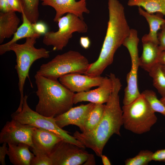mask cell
Returning a JSON list of instances; mask_svg holds the SVG:
<instances>
[{
	"mask_svg": "<svg viewBox=\"0 0 165 165\" xmlns=\"http://www.w3.org/2000/svg\"><path fill=\"white\" fill-rule=\"evenodd\" d=\"M112 84V90L108 101L105 105L102 118L97 126L91 131L83 133L75 131L74 137L85 147L92 149L100 157L108 141L114 134L120 136V130L123 125V111L119 102V91L122 85L115 75H109Z\"/></svg>",
	"mask_w": 165,
	"mask_h": 165,
	"instance_id": "1",
	"label": "cell"
},
{
	"mask_svg": "<svg viewBox=\"0 0 165 165\" xmlns=\"http://www.w3.org/2000/svg\"><path fill=\"white\" fill-rule=\"evenodd\" d=\"M109 20L106 35L97 59L90 64L84 74L100 76L111 64L114 54L129 36L130 29L126 17L124 8L118 0H108Z\"/></svg>",
	"mask_w": 165,
	"mask_h": 165,
	"instance_id": "2",
	"label": "cell"
},
{
	"mask_svg": "<svg viewBox=\"0 0 165 165\" xmlns=\"http://www.w3.org/2000/svg\"><path fill=\"white\" fill-rule=\"evenodd\" d=\"M38 101L35 111L43 116L54 118L72 107L75 94L57 80L36 73L35 75Z\"/></svg>",
	"mask_w": 165,
	"mask_h": 165,
	"instance_id": "3",
	"label": "cell"
},
{
	"mask_svg": "<svg viewBox=\"0 0 165 165\" xmlns=\"http://www.w3.org/2000/svg\"><path fill=\"white\" fill-rule=\"evenodd\" d=\"M37 39L35 37L27 38L23 44L15 42L9 46V51H13L16 55V64L15 68L19 79L18 85L20 97L19 106L16 111L17 112H20L22 108L24 86L27 77L29 79V72L31 65L37 60L50 57V52L44 48L35 47Z\"/></svg>",
	"mask_w": 165,
	"mask_h": 165,
	"instance_id": "4",
	"label": "cell"
},
{
	"mask_svg": "<svg viewBox=\"0 0 165 165\" xmlns=\"http://www.w3.org/2000/svg\"><path fill=\"white\" fill-rule=\"evenodd\" d=\"M122 110L124 128L136 134L149 131L157 120L155 112L141 93L132 103L123 105Z\"/></svg>",
	"mask_w": 165,
	"mask_h": 165,
	"instance_id": "5",
	"label": "cell"
},
{
	"mask_svg": "<svg viewBox=\"0 0 165 165\" xmlns=\"http://www.w3.org/2000/svg\"><path fill=\"white\" fill-rule=\"evenodd\" d=\"M90 64L84 56L78 51L70 50L57 55L50 61L42 64L36 74L57 80L60 77L69 73L84 74Z\"/></svg>",
	"mask_w": 165,
	"mask_h": 165,
	"instance_id": "6",
	"label": "cell"
},
{
	"mask_svg": "<svg viewBox=\"0 0 165 165\" xmlns=\"http://www.w3.org/2000/svg\"><path fill=\"white\" fill-rule=\"evenodd\" d=\"M28 97L24 96L22 108L19 112H15L11 115V117L21 123L29 125L52 131L67 142L72 143L82 148L85 147L68 132L60 127L56 124L54 118L47 117L32 110L27 103Z\"/></svg>",
	"mask_w": 165,
	"mask_h": 165,
	"instance_id": "7",
	"label": "cell"
},
{
	"mask_svg": "<svg viewBox=\"0 0 165 165\" xmlns=\"http://www.w3.org/2000/svg\"><path fill=\"white\" fill-rule=\"evenodd\" d=\"M57 22L58 30L47 31L42 40L45 45L52 46L54 50H62L68 44L73 33H83L87 31V25L83 20L72 13H67L60 18Z\"/></svg>",
	"mask_w": 165,
	"mask_h": 165,
	"instance_id": "8",
	"label": "cell"
},
{
	"mask_svg": "<svg viewBox=\"0 0 165 165\" xmlns=\"http://www.w3.org/2000/svg\"><path fill=\"white\" fill-rule=\"evenodd\" d=\"M139 41L137 31L131 29L129 36L123 45L127 49L131 61V69L126 77L127 86L124 89L123 105L131 103L141 94L138 90L137 81L138 71L139 66L138 50Z\"/></svg>",
	"mask_w": 165,
	"mask_h": 165,
	"instance_id": "9",
	"label": "cell"
},
{
	"mask_svg": "<svg viewBox=\"0 0 165 165\" xmlns=\"http://www.w3.org/2000/svg\"><path fill=\"white\" fill-rule=\"evenodd\" d=\"M85 148L63 140L54 146L49 156L53 165H80L90 156Z\"/></svg>",
	"mask_w": 165,
	"mask_h": 165,
	"instance_id": "10",
	"label": "cell"
},
{
	"mask_svg": "<svg viewBox=\"0 0 165 165\" xmlns=\"http://www.w3.org/2000/svg\"><path fill=\"white\" fill-rule=\"evenodd\" d=\"M36 127L22 124L13 119L7 121L0 133V143L18 145L24 143L32 148V134Z\"/></svg>",
	"mask_w": 165,
	"mask_h": 165,
	"instance_id": "11",
	"label": "cell"
},
{
	"mask_svg": "<svg viewBox=\"0 0 165 165\" xmlns=\"http://www.w3.org/2000/svg\"><path fill=\"white\" fill-rule=\"evenodd\" d=\"M42 5L53 7L56 11L53 19L57 22L58 19L65 13H71L83 20V14L89 13L86 0H40Z\"/></svg>",
	"mask_w": 165,
	"mask_h": 165,
	"instance_id": "12",
	"label": "cell"
},
{
	"mask_svg": "<svg viewBox=\"0 0 165 165\" xmlns=\"http://www.w3.org/2000/svg\"><path fill=\"white\" fill-rule=\"evenodd\" d=\"M79 73H73L59 78L60 82L71 91L79 93L88 91L93 87L99 86L103 82L105 77H92Z\"/></svg>",
	"mask_w": 165,
	"mask_h": 165,
	"instance_id": "13",
	"label": "cell"
},
{
	"mask_svg": "<svg viewBox=\"0 0 165 165\" xmlns=\"http://www.w3.org/2000/svg\"><path fill=\"white\" fill-rule=\"evenodd\" d=\"M95 104L90 102L72 107L64 113L54 118L57 125L62 128L65 126L72 125L79 127L82 132L86 116L94 108Z\"/></svg>",
	"mask_w": 165,
	"mask_h": 165,
	"instance_id": "14",
	"label": "cell"
},
{
	"mask_svg": "<svg viewBox=\"0 0 165 165\" xmlns=\"http://www.w3.org/2000/svg\"><path fill=\"white\" fill-rule=\"evenodd\" d=\"M94 90L75 94L74 104L82 101H89L95 104H103L109 100L112 90L111 79L105 77L103 82Z\"/></svg>",
	"mask_w": 165,
	"mask_h": 165,
	"instance_id": "15",
	"label": "cell"
},
{
	"mask_svg": "<svg viewBox=\"0 0 165 165\" xmlns=\"http://www.w3.org/2000/svg\"><path fill=\"white\" fill-rule=\"evenodd\" d=\"M63 140L59 136L49 130L36 127L32 134V151L34 155L41 153L49 155L55 145Z\"/></svg>",
	"mask_w": 165,
	"mask_h": 165,
	"instance_id": "16",
	"label": "cell"
},
{
	"mask_svg": "<svg viewBox=\"0 0 165 165\" xmlns=\"http://www.w3.org/2000/svg\"><path fill=\"white\" fill-rule=\"evenodd\" d=\"M138 10L139 14L146 19L149 27L148 33L142 37V42H150L159 45L158 31L165 24V19L163 18V15L160 13L156 14L150 13L140 7H138Z\"/></svg>",
	"mask_w": 165,
	"mask_h": 165,
	"instance_id": "17",
	"label": "cell"
},
{
	"mask_svg": "<svg viewBox=\"0 0 165 165\" xmlns=\"http://www.w3.org/2000/svg\"><path fill=\"white\" fill-rule=\"evenodd\" d=\"M20 20L15 12H0V43L13 35L19 28Z\"/></svg>",
	"mask_w": 165,
	"mask_h": 165,
	"instance_id": "18",
	"label": "cell"
},
{
	"mask_svg": "<svg viewBox=\"0 0 165 165\" xmlns=\"http://www.w3.org/2000/svg\"><path fill=\"white\" fill-rule=\"evenodd\" d=\"M143 51L139 59V65L141 68L148 72L151 68L158 63L162 51L159 45L150 42H142Z\"/></svg>",
	"mask_w": 165,
	"mask_h": 165,
	"instance_id": "19",
	"label": "cell"
},
{
	"mask_svg": "<svg viewBox=\"0 0 165 165\" xmlns=\"http://www.w3.org/2000/svg\"><path fill=\"white\" fill-rule=\"evenodd\" d=\"M22 23L19 26L13 35L12 39L9 42L0 45V54L2 55L9 51V46L12 44L16 42L18 40L23 38L35 37L39 38L41 36L36 33L33 28L32 23L28 20L24 13H22Z\"/></svg>",
	"mask_w": 165,
	"mask_h": 165,
	"instance_id": "20",
	"label": "cell"
},
{
	"mask_svg": "<svg viewBox=\"0 0 165 165\" xmlns=\"http://www.w3.org/2000/svg\"><path fill=\"white\" fill-rule=\"evenodd\" d=\"M8 144L7 155L11 163L14 165H30L35 155L30 152L29 145L24 143Z\"/></svg>",
	"mask_w": 165,
	"mask_h": 165,
	"instance_id": "21",
	"label": "cell"
},
{
	"mask_svg": "<svg viewBox=\"0 0 165 165\" xmlns=\"http://www.w3.org/2000/svg\"><path fill=\"white\" fill-rule=\"evenodd\" d=\"M127 4L141 7L150 13H160L165 15V0H129Z\"/></svg>",
	"mask_w": 165,
	"mask_h": 165,
	"instance_id": "22",
	"label": "cell"
},
{
	"mask_svg": "<svg viewBox=\"0 0 165 165\" xmlns=\"http://www.w3.org/2000/svg\"><path fill=\"white\" fill-rule=\"evenodd\" d=\"M105 106L103 104H95L94 107L86 118L82 132H89L97 126L103 116Z\"/></svg>",
	"mask_w": 165,
	"mask_h": 165,
	"instance_id": "23",
	"label": "cell"
},
{
	"mask_svg": "<svg viewBox=\"0 0 165 165\" xmlns=\"http://www.w3.org/2000/svg\"><path fill=\"white\" fill-rule=\"evenodd\" d=\"M148 72L152 78L153 86L162 97H165V74L162 69L161 65L157 63Z\"/></svg>",
	"mask_w": 165,
	"mask_h": 165,
	"instance_id": "24",
	"label": "cell"
},
{
	"mask_svg": "<svg viewBox=\"0 0 165 165\" xmlns=\"http://www.w3.org/2000/svg\"><path fill=\"white\" fill-rule=\"evenodd\" d=\"M23 12L28 20L34 24L38 21L40 0H19Z\"/></svg>",
	"mask_w": 165,
	"mask_h": 165,
	"instance_id": "25",
	"label": "cell"
},
{
	"mask_svg": "<svg viewBox=\"0 0 165 165\" xmlns=\"http://www.w3.org/2000/svg\"><path fill=\"white\" fill-rule=\"evenodd\" d=\"M141 94L148 101L153 110L165 116V105L158 99L156 93L151 90H145Z\"/></svg>",
	"mask_w": 165,
	"mask_h": 165,
	"instance_id": "26",
	"label": "cell"
},
{
	"mask_svg": "<svg viewBox=\"0 0 165 165\" xmlns=\"http://www.w3.org/2000/svg\"><path fill=\"white\" fill-rule=\"evenodd\" d=\"M153 152L147 150L141 151L135 156L127 159L125 161L126 165H146L152 160Z\"/></svg>",
	"mask_w": 165,
	"mask_h": 165,
	"instance_id": "27",
	"label": "cell"
},
{
	"mask_svg": "<svg viewBox=\"0 0 165 165\" xmlns=\"http://www.w3.org/2000/svg\"><path fill=\"white\" fill-rule=\"evenodd\" d=\"M32 159L30 165H53L52 162L48 155L37 153Z\"/></svg>",
	"mask_w": 165,
	"mask_h": 165,
	"instance_id": "28",
	"label": "cell"
},
{
	"mask_svg": "<svg viewBox=\"0 0 165 165\" xmlns=\"http://www.w3.org/2000/svg\"><path fill=\"white\" fill-rule=\"evenodd\" d=\"M35 31L41 35H44L47 31V27L45 24L42 22H37L32 24Z\"/></svg>",
	"mask_w": 165,
	"mask_h": 165,
	"instance_id": "29",
	"label": "cell"
},
{
	"mask_svg": "<svg viewBox=\"0 0 165 165\" xmlns=\"http://www.w3.org/2000/svg\"><path fill=\"white\" fill-rule=\"evenodd\" d=\"M8 2L10 11L22 13L23 10L19 0H8Z\"/></svg>",
	"mask_w": 165,
	"mask_h": 165,
	"instance_id": "30",
	"label": "cell"
},
{
	"mask_svg": "<svg viewBox=\"0 0 165 165\" xmlns=\"http://www.w3.org/2000/svg\"><path fill=\"white\" fill-rule=\"evenodd\" d=\"M159 41V46L160 50L163 51L165 50V24L160 28V31L158 34Z\"/></svg>",
	"mask_w": 165,
	"mask_h": 165,
	"instance_id": "31",
	"label": "cell"
},
{
	"mask_svg": "<svg viewBox=\"0 0 165 165\" xmlns=\"http://www.w3.org/2000/svg\"><path fill=\"white\" fill-rule=\"evenodd\" d=\"M152 160L165 162V149L159 150L153 153Z\"/></svg>",
	"mask_w": 165,
	"mask_h": 165,
	"instance_id": "32",
	"label": "cell"
},
{
	"mask_svg": "<svg viewBox=\"0 0 165 165\" xmlns=\"http://www.w3.org/2000/svg\"><path fill=\"white\" fill-rule=\"evenodd\" d=\"M2 145L0 147V163L2 165L6 164L5 161V157L7 155L8 148L7 147L6 143H2Z\"/></svg>",
	"mask_w": 165,
	"mask_h": 165,
	"instance_id": "33",
	"label": "cell"
},
{
	"mask_svg": "<svg viewBox=\"0 0 165 165\" xmlns=\"http://www.w3.org/2000/svg\"><path fill=\"white\" fill-rule=\"evenodd\" d=\"M79 43L81 46L83 48H89L91 42L88 37H81L80 38Z\"/></svg>",
	"mask_w": 165,
	"mask_h": 165,
	"instance_id": "34",
	"label": "cell"
},
{
	"mask_svg": "<svg viewBox=\"0 0 165 165\" xmlns=\"http://www.w3.org/2000/svg\"><path fill=\"white\" fill-rule=\"evenodd\" d=\"M0 10L1 12L10 11L8 5V0H0Z\"/></svg>",
	"mask_w": 165,
	"mask_h": 165,
	"instance_id": "35",
	"label": "cell"
},
{
	"mask_svg": "<svg viewBox=\"0 0 165 165\" xmlns=\"http://www.w3.org/2000/svg\"><path fill=\"white\" fill-rule=\"evenodd\" d=\"M158 62L161 65H165V50L161 52L159 58Z\"/></svg>",
	"mask_w": 165,
	"mask_h": 165,
	"instance_id": "36",
	"label": "cell"
},
{
	"mask_svg": "<svg viewBox=\"0 0 165 165\" xmlns=\"http://www.w3.org/2000/svg\"><path fill=\"white\" fill-rule=\"evenodd\" d=\"M84 164V165L95 164V159L94 155L91 154L89 158Z\"/></svg>",
	"mask_w": 165,
	"mask_h": 165,
	"instance_id": "37",
	"label": "cell"
},
{
	"mask_svg": "<svg viewBox=\"0 0 165 165\" xmlns=\"http://www.w3.org/2000/svg\"><path fill=\"white\" fill-rule=\"evenodd\" d=\"M102 162L104 165H110L111 163L108 158L105 155L102 154L101 156Z\"/></svg>",
	"mask_w": 165,
	"mask_h": 165,
	"instance_id": "38",
	"label": "cell"
},
{
	"mask_svg": "<svg viewBox=\"0 0 165 165\" xmlns=\"http://www.w3.org/2000/svg\"><path fill=\"white\" fill-rule=\"evenodd\" d=\"M160 100L165 105V97H162V98L160 99Z\"/></svg>",
	"mask_w": 165,
	"mask_h": 165,
	"instance_id": "39",
	"label": "cell"
},
{
	"mask_svg": "<svg viewBox=\"0 0 165 165\" xmlns=\"http://www.w3.org/2000/svg\"><path fill=\"white\" fill-rule=\"evenodd\" d=\"M161 68L162 69L165 74V65H161Z\"/></svg>",
	"mask_w": 165,
	"mask_h": 165,
	"instance_id": "40",
	"label": "cell"
}]
</instances>
